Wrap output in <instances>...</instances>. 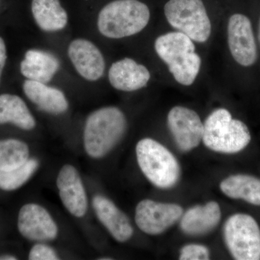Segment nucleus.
Returning a JSON list of instances; mask_svg holds the SVG:
<instances>
[{
    "mask_svg": "<svg viewBox=\"0 0 260 260\" xmlns=\"http://www.w3.org/2000/svg\"><path fill=\"white\" fill-rule=\"evenodd\" d=\"M126 127V116L119 108L102 107L90 113L84 126L85 152L91 158H103L119 143Z\"/></svg>",
    "mask_w": 260,
    "mask_h": 260,
    "instance_id": "1",
    "label": "nucleus"
},
{
    "mask_svg": "<svg viewBox=\"0 0 260 260\" xmlns=\"http://www.w3.org/2000/svg\"><path fill=\"white\" fill-rule=\"evenodd\" d=\"M150 18V10L142 2L114 0L99 12L97 28L101 35L107 39H123L141 32Z\"/></svg>",
    "mask_w": 260,
    "mask_h": 260,
    "instance_id": "2",
    "label": "nucleus"
},
{
    "mask_svg": "<svg viewBox=\"0 0 260 260\" xmlns=\"http://www.w3.org/2000/svg\"><path fill=\"white\" fill-rule=\"evenodd\" d=\"M250 141V132L247 126L242 121L233 119L227 109H216L205 119L203 142L213 151L225 154L239 153Z\"/></svg>",
    "mask_w": 260,
    "mask_h": 260,
    "instance_id": "3",
    "label": "nucleus"
},
{
    "mask_svg": "<svg viewBox=\"0 0 260 260\" xmlns=\"http://www.w3.org/2000/svg\"><path fill=\"white\" fill-rule=\"evenodd\" d=\"M140 170L153 185L169 189L180 179V165L172 152L151 138L140 140L136 145Z\"/></svg>",
    "mask_w": 260,
    "mask_h": 260,
    "instance_id": "4",
    "label": "nucleus"
},
{
    "mask_svg": "<svg viewBox=\"0 0 260 260\" xmlns=\"http://www.w3.org/2000/svg\"><path fill=\"white\" fill-rule=\"evenodd\" d=\"M167 21L179 32L198 43L211 34V23L202 0H169L164 7Z\"/></svg>",
    "mask_w": 260,
    "mask_h": 260,
    "instance_id": "5",
    "label": "nucleus"
},
{
    "mask_svg": "<svg viewBox=\"0 0 260 260\" xmlns=\"http://www.w3.org/2000/svg\"><path fill=\"white\" fill-rule=\"evenodd\" d=\"M223 237L234 259H260V229L251 215L237 213L229 217L224 224Z\"/></svg>",
    "mask_w": 260,
    "mask_h": 260,
    "instance_id": "6",
    "label": "nucleus"
},
{
    "mask_svg": "<svg viewBox=\"0 0 260 260\" xmlns=\"http://www.w3.org/2000/svg\"><path fill=\"white\" fill-rule=\"evenodd\" d=\"M183 213L179 205L143 200L135 209V223L145 234L159 235L175 224Z\"/></svg>",
    "mask_w": 260,
    "mask_h": 260,
    "instance_id": "7",
    "label": "nucleus"
},
{
    "mask_svg": "<svg viewBox=\"0 0 260 260\" xmlns=\"http://www.w3.org/2000/svg\"><path fill=\"white\" fill-rule=\"evenodd\" d=\"M167 124L178 148L189 152L203 140L204 124L194 111L184 107L172 108L167 116Z\"/></svg>",
    "mask_w": 260,
    "mask_h": 260,
    "instance_id": "8",
    "label": "nucleus"
},
{
    "mask_svg": "<svg viewBox=\"0 0 260 260\" xmlns=\"http://www.w3.org/2000/svg\"><path fill=\"white\" fill-rule=\"evenodd\" d=\"M68 58L78 75L89 82H96L105 73L106 61L102 51L91 41L77 38L70 42Z\"/></svg>",
    "mask_w": 260,
    "mask_h": 260,
    "instance_id": "9",
    "label": "nucleus"
},
{
    "mask_svg": "<svg viewBox=\"0 0 260 260\" xmlns=\"http://www.w3.org/2000/svg\"><path fill=\"white\" fill-rule=\"evenodd\" d=\"M18 228L24 238L32 242H49L58 235L54 219L44 207L36 203H28L20 208Z\"/></svg>",
    "mask_w": 260,
    "mask_h": 260,
    "instance_id": "10",
    "label": "nucleus"
},
{
    "mask_svg": "<svg viewBox=\"0 0 260 260\" xmlns=\"http://www.w3.org/2000/svg\"><path fill=\"white\" fill-rule=\"evenodd\" d=\"M228 42L231 54L239 64L249 67L255 63V39L250 20L245 15L234 14L229 19Z\"/></svg>",
    "mask_w": 260,
    "mask_h": 260,
    "instance_id": "11",
    "label": "nucleus"
},
{
    "mask_svg": "<svg viewBox=\"0 0 260 260\" xmlns=\"http://www.w3.org/2000/svg\"><path fill=\"white\" fill-rule=\"evenodd\" d=\"M56 186L61 203L68 211L77 218L83 217L88 210V198L76 168L70 164L62 167L56 178Z\"/></svg>",
    "mask_w": 260,
    "mask_h": 260,
    "instance_id": "12",
    "label": "nucleus"
},
{
    "mask_svg": "<svg viewBox=\"0 0 260 260\" xmlns=\"http://www.w3.org/2000/svg\"><path fill=\"white\" fill-rule=\"evenodd\" d=\"M113 88L123 92H133L145 88L150 79L148 68L133 59L124 58L113 63L108 72Z\"/></svg>",
    "mask_w": 260,
    "mask_h": 260,
    "instance_id": "13",
    "label": "nucleus"
},
{
    "mask_svg": "<svg viewBox=\"0 0 260 260\" xmlns=\"http://www.w3.org/2000/svg\"><path fill=\"white\" fill-rule=\"evenodd\" d=\"M94 211L109 234L117 242H127L133 237V225L129 218L106 197L96 195L93 200Z\"/></svg>",
    "mask_w": 260,
    "mask_h": 260,
    "instance_id": "14",
    "label": "nucleus"
},
{
    "mask_svg": "<svg viewBox=\"0 0 260 260\" xmlns=\"http://www.w3.org/2000/svg\"><path fill=\"white\" fill-rule=\"evenodd\" d=\"M23 89L29 100L43 112L59 115L69 109V102L64 92L48 83L26 79Z\"/></svg>",
    "mask_w": 260,
    "mask_h": 260,
    "instance_id": "15",
    "label": "nucleus"
},
{
    "mask_svg": "<svg viewBox=\"0 0 260 260\" xmlns=\"http://www.w3.org/2000/svg\"><path fill=\"white\" fill-rule=\"evenodd\" d=\"M220 218V205L216 202L210 201L204 205L192 207L183 214L180 228L187 235H204L216 228Z\"/></svg>",
    "mask_w": 260,
    "mask_h": 260,
    "instance_id": "16",
    "label": "nucleus"
},
{
    "mask_svg": "<svg viewBox=\"0 0 260 260\" xmlns=\"http://www.w3.org/2000/svg\"><path fill=\"white\" fill-rule=\"evenodd\" d=\"M60 68L59 59L43 49H29L20 63L21 74L26 79L49 83Z\"/></svg>",
    "mask_w": 260,
    "mask_h": 260,
    "instance_id": "17",
    "label": "nucleus"
},
{
    "mask_svg": "<svg viewBox=\"0 0 260 260\" xmlns=\"http://www.w3.org/2000/svg\"><path fill=\"white\" fill-rule=\"evenodd\" d=\"M31 12L34 21L42 31L55 32L68 26V13L59 0H32Z\"/></svg>",
    "mask_w": 260,
    "mask_h": 260,
    "instance_id": "18",
    "label": "nucleus"
},
{
    "mask_svg": "<svg viewBox=\"0 0 260 260\" xmlns=\"http://www.w3.org/2000/svg\"><path fill=\"white\" fill-rule=\"evenodd\" d=\"M155 50L159 57L170 67L195 52V46L190 38L183 32H170L157 38Z\"/></svg>",
    "mask_w": 260,
    "mask_h": 260,
    "instance_id": "19",
    "label": "nucleus"
},
{
    "mask_svg": "<svg viewBox=\"0 0 260 260\" xmlns=\"http://www.w3.org/2000/svg\"><path fill=\"white\" fill-rule=\"evenodd\" d=\"M14 124L20 129L31 130L37 121L21 98L13 94L0 95V124Z\"/></svg>",
    "mask_w": 260,
    "mask_h": 260,
    "instance_id": "20",
    "label": "nucleus"
},
{
    "mask_svg": "<svg viewBox=\"0 0 260 260\" xmlns=\"http://www.w3.org/2000/svg\"><path fill=\"white\" fill-rule=\"evenodd\" d=\"M220 189L229 198L243 200L260 206V179L253 176L237 174L225 178Z\"/></svg>",
    "mask_w": 260,
    "mask_h": 260,
    "instance_id": "21",
    "label": "nucleus"
},
{
    "mask_svg": "<svg viewBox=\"0 0 260 260\" xmlns=\"http://www.w3.org/2000/svg\"><path fill=\"white\" fill-rule=\"evenodd\" d=\"M26 143L17 139L0 140V172L13 170L29 160Z\"/></svg>",
    "mask_w": 260,
    "mask_h": 260,
    "instance_id": "22",
    "label": "nucleus"
},
{
    "mask_svg": "<svg viewBox=\"0 0 260 260\" xmlns=\"http://www.w3.org/2000/svg\"><path fill=\"white\" fill-rule=\"evenodd\" d=\"M39 161L37 159H29L21 167L13 170L0 172V189L13 191L21 187L37 172Z\"/></svg>",
    "mask_w": 260,
    "mask_h": 260,
    "instance_id": "23",
    "label": "nucleus"
},
{
    "mask_svg": "<svg viewBox=\"0 0 260 260\" xmlns=\"http://www.w3.org/2000/svg\"><path fill=\"white\" fill-rule=\"evenodd\" d=\"M201 58L193 52L182 61L169 67V71L178 83L189 86L194 83L201 67Z\"/></svg>",
    "mask_w": 260,
    "mask_h": 260,
    "instance_id": "24",
    "label": "nucleus"
},
{
    "mask_svg": "<svg viewBox=\"0 0 260 260\" xmlns=\"http://www.w3.org/2000/svg\"><path fill=\"white\" fill-rule=\"evenodd\" d=\"M210 259L209 249L200 244H188L183 246L180 251L181 260H208Z\"/></svg>",
    "mask_w": 260,
    "mask_h": 260,
    "instance_id": "25",
    "label": "nucleus"
},
{
    "mask_svg": "<svg viewBox=\"0 0 260 260\" xmlns=\"http://www.w3.org/2000/svg\"><path fill=\"white\" fill-rule=\"evenodd\" d=\"M30 260H56L59 259L56 251L50 246L39 242L32 246L28 254Z\"/></svg>",
    "mask_w": 260,
    "mask_h": 260,
    "instance_id": "26",
    "label": "nucleus"
},
{
    "mask_svg": "<svg viewBox=\"0 0 260 260\" xmlns=\"http://www.w3.org/2000/svg\"><path fill=\"white\" fill-rule=\"evenodd\" d=\"M7 61V49L5 41L0 37V80Z\"/></svg>",
    "mask_w": 260,
    "mask_h": 260,
    "instance_id": "27",
    "label": "nucleus"
},
{
    "mask_svg": "<svg viewBox=\"0 0 260 260\" xmlns=\"http://www.w3.org/2000/svg\"><path fill=\"white\" fill-rule=\"evenodd\" d=\"M16 256L10 255V254H5V255L0 256V260H16Z\"/></svg>",
    "mask_w": 260,
    "mask_h": 260,
    "instance_id": "28",
    "label": "nucleus"
},
{
    "mask_svg": "<svg viewBox=\"0 0 260 260\" xmlns=\"http://www.w3.org/2000/svg\"><path fill=\"white\" fill-rule=\"evenodd\" d=\"M258 39H259V42L260 44V20H259V31H258Z\"/></svg>",
    "mask_w": 260,
    "mask_h": 260,
    "instance_id": "29",
    "label": "nucleus"
},
{
    "mask_svg": "<svg viewBox=\"0 0 260 260\" xmlns=\"http://www.w3.org/2000/svg\"><path fill=\"white\" fill-rule=\"evenodd\" d=\"M101 260H111L112 259V258H101V259H99Z\"/></svg>",
    "mask_w": 260,
    "mask_h": 260,
    "instance_id": "30",
    "label": "nucleus"
}]
</instances>
